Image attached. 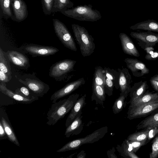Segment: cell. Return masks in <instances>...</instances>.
I'll use <instances>...</instances> for the list:
<instances>
[{
  "label": "cell",
  "instance_id": "obj_17",
  "mask_svg": "<svg viewBox=\"0 0 158 158\" xmlns=\"http://www.w3.org/2000/svg\"><path fill=\"white\" fill-rule=\"evenodd\" d=\"M119 38L122 49L125 53L136 57L140 56L138 50L128 36L124 33H120Z\"/></svg>",
  "mask_w": 158,
  "mask_h": 158
},
{
  "label": "cell",
  "instance_id": "obj_26",
  "mask_svg": "<svg viewBox=\"0 0 158 158\" xmlns=\"http://www.w3.org/2000/svg\"><path fill=\"white\" fill-rule=\"evenodd\" d=\"M158 98V92H150L148 90L139 98L130 104L129 107L141 105Z\"/></svg>",
  "mask_w": 158,
  "mask_h": 158
},
{
  "label": "cell",
  "instance_id": "obj_16",
  "mask_svg": "<svg viewBox=\"0 0 158 158\" xmlns=\"http://www.w3.org/2000/svg\"><path fill=\"white\" fill-rule=\"evenodd\" d=\"M119 73V79L120 94L128 96L131 89V77L128 69L123 67L118 68L117 70Z\"/></svg>",
  "mask_w": 158,
  "mask_h": 158
},
{
  "label": "cell",
  "instance_id": "obj_11",
  "mask_svg": "<svg viewBox=\"0 0 158 158\" xmlns=\"http://www.w3.org/2000/svg\"><path fill=\"white\" fill-rule=\"evenodd\" d=\"M85 83L83 77L70 82L55 92L51 95L50 99L52 103H55L58 99L70 94Z\"/></svg>",
  "mask_w": 158,
  "mask_h": 158
},
{
  "label": "cell",
  "instance_id": "obj_22",
  "mask_svg": "<svg viewBox=\"0 0 158 158\" xmlns=\"http://www.w3.org/2000/svg\"><path fill=\"white\" fill-rule=\"evenodd\" d=\"M152 127L158 128V110L141 121L137 125L136 129L139 130Z\"/></svg>",
  "mask_w": 158,
  "mask_h": 158
},
{
  "label": "cell",
  "instance_id": "obj_45",
  "mask_svg": "<svg viewBox=\"0 0 158 158\" xmlns=\"http://www.w3.org/2000/svg\"><path fill=\"white\" fill-rule=\"evenodd\" d=\"M151 78L155 80L158 81V74L155 75L152 77Z\"/></svg>",
  "mask_w": 158,
  "mask_h": 158
},
{
  "label": "cell",
  "instance_id": "obj_29",
  "mask_svg": "<svg viewBox=\"0 0 158 158\" xmlns=\"http://www.w3.org/2000/svg\"><path fill=\"white\" fill-rule=\"evenodd\" d=\"M92 90V101L95 99L98 100L99 102L103 103L106 99L104 88L100 85L93 83Z\"/></svg>",
  "mask_w": 158,
  "mask_h": 158
},
{
  "label": "cell",
  "instance_id": "obj_41",
  "mask_svg": "<svg viewBox=\"0 0 158 158\" xmlns=\"http://www.w3.org/2000/svg\"><path fill=\"white\" fill-rule=\"evenodd\" d=\"M8 139V136L2 123L0 121V139Z\"/></svg>",
  "mask_w": 158,
  "mask_h": 158
},
{
  "label": "cell",
  "instance_id": "obj_47",
  "mask_svg": "<svg viewBox=\"0 0 158 158\" xmlns=\"http://www.w3.org/2000/svg\"></svg>",
  "mask_w": 158,
  "mask_h": 158
},
{
  "label": "cell",
  "instance_id": "obj_43",
  "mask_svg": "<svg viewBox=\"0 0 158 158\" xmlns=\"http://www.w3.org/2000/svg\"><path fill=\"white\" fill-rule=\"evenodd\" d=\"M149 81L153 88L156 91L158 92V81L153 79L151 78Z\"/></svg>",
  "mask_w": 158,
  "mask_h": 158
},
{
  "label": "cell",
  "instance_id": "obj_9",
  "mask_svg": "<svg viewBox=\"0 0 158 158\" xmlns=\"http://www.w3.org/2000/svg\"><path fill=\"white\" fill-rule=\"evenodd\" d=\"M128 109L127 118L130 120L146 117L158 110V98Z\"/></svg>",
  "mask_w": 158,
  "mask_h": 158
},
{
  "label": "cell",
  "instance_id": "obj_5",
  "mask_svg": "<svg viewBox=\"0 0 158 158\" xmlns=\"http://www.w3.org/2000/svg\"><path fill=\"white\" fill-rule=\"evenodd\" d=\"M76 62L75 60L69 59L58 61L50 67L49 75L56 81H62L74 70Z\"/></svg>",
  "mask_w": 158,
  "mask_h": 158
},
{
  "label": "cell",
  "instance_id": "obj_23",
  "mask_svg": "<svg viewBox=\"0 0 158 158\" xmlns=\"http://www.w3.org/2000/svg\"><path fill=\"white\" fill-rule=\"evenodd\" d=\"M133 30H144L158 32V22L153 19L138 23L130 27Z\"/></svg>",
  "mask_w": 158,
  "mask_h": 158
},
{
  "label": "cell",
  "instance_id": "obj_13",
  "mask_svg": "<svg viewBox=\"0 0 158 158\" xmlns=\"http://www.w3.org/2000/svg\"><path fill=\"white\" fill-rule=\"evenodd\" d=\"M12 19L20 22L25 20L28 16L27 7L23 0H11Z\"/></svg>",
  "mask_w": 158,
  "mask_h": 158
},
{
  "label": "cell",
  "instance_id": "obj_21",
  "mask_svg": "<svg viewBox=\"0 0 158 158\" xmlns=\"http://www.w3.org/2000/svg\"><path fill=\"white\" fill-rule=\"evenodd\" d=\"M0 91L2 93L15 100L18 102L22 104H30L36 100L29 99L13 92L6 87L5 82H0Z\"/></svg>",
  "mask_w": 158,
  "mask_h": 158
},
{
  "label": "cell",
  "instance_id": "obj_15",
  "mask_svg": "<svg viewBox=\"0 0 158 158\" xmlns=\"http://www.w3.org/2000/svg\"><path fill=\"white\" fill-rule=\"evenodd\" d=\"M0 121L4 128L8 139L17 146H20V144L15 133L9 119L5 109L1 107L0 109Z\"/></svg>",
  "mask_w": 158,
  "mask_h": 158
},
{
  "label": "cell",
  "instance_id": "obj_35",
  "mask_svg": "<svg viewBox=\"0 0 158 158\" xmlns=\"http://www.w3.org/2000/svg\"><path fill=\"white\" fill-rule=\"evenodd\" d=\"M43 11L46 15H50L52 13L54 0H41Z\"/></svg>",
  "mask_w": 158,
  "mask_h": 158
},
{
  "label": "cell",
  "instance_id": "obj_1",
  "mask_svg": "<svg viewBox=\"0 0 158 158\" xmlns=\"http://www.w3.org/2000/svg\"><path fill=\"white\" fill-rule=\"evenodd\" d=\"M79 96L78 94H73L67 98L52 103L47 113V124L53 126L63 118L71 110Z\"/></svg>",
  "mask_w": 158,
  "mask_h": 158
},
{
  "label": "cell",
  "instance_id": "obj_8",
  "mask_svg": "<svg viewBox=\"0 0 158 158\" xmlns=\"http://www.w3.org/2000/svg\"><path fill=\"white\" fill-rule=\"evenodd\" d=\"M24 79L19 78V81L26 86L38 97H42L50 89L49 86L37 77L33 73L26 75Z\"/></svg>",
  "mask_w": 158,
  "mask_h": 158
},
{
  "label": "cell",
  "instance_id": "obj_3",
  "mask_svg": "<svg viewBox=\"0 0 158 158\" xmlns=\"http://www.w3.org/2000/svg\"><path fill=\"white\" fill-rule=\"evenodd\" d=\"M61 13L66 16L80 21L95 22L102 18L100 11L94 9L91 4L77 6Z\"/></svg>",
  "mask_w": 158,
  "mask_h": 158
},
{
  "label": "cell",
  "instance_id": "obj_20",
  "mask_svg": "<svg viewBox=\"0 0 158 158\" xmlns=\"http://www.w3.org/2000/svg\"><path fill=\"white\" fill-rule=\"evenodd\" d=\"M80 112L76 119L66 127L64 135L66 138H69L74 135H77L81 133L83 129V125L81 114Z\"/></svg>",
  "mask_w": 158,
  "mask_h": 158
},
{
  "label": "cell",
  "instance_id": "obj_36",
  "mask_svg": "<svg viewBox=\"0 0 158 158\" xmlns=\"http://www.w3.org/2000/svg\"><path fill=\"white\" fill-rule=\"evenodd\" d=\"M158 157V134L154 138L152 142V151L149 154L150 158Z\"/></svg>",
  "mask_w": 158,
  "mask_h": 158
},
{
  "label": "cell",
  "instance_id": "obj_38",
  "mask_svg": "<svg viewBox=\"0 0 158 158\" xmlns=\"http://www.w3.org/2000/svg\"><path fill=\"white\" fill-rule=\"evenodd\" d=\"M129 141L132 145L133 151L134 153L136 152L141 147L146 144V142L144 141Z\"/></svg>",
  "mask_w": 158,
  "mask_h": 158
},
{
  "label": "cell",
  "instance_id": "obj_40",
  "mask_svg": "<svg viewBox=\"0 0 158 158\" xmlns=\"http://www.w3.org/2000/svg\"><path fill=\"white\" fill-rule=\"evenodd\" d=\"M145 58L148 60H155L158 58V51H154L150 54H146Z\"/></svg>",
  "mask_w": 158,
  "mask_h": 158
},
{
  "label": "cell",
  "instance_id": "obj_30",
  "mask_svg": "<svg viewBox=\"0 0 158 158\" xmlns=\"http://www.w3.org/2000/svg\"><path fill=\"white\" fill-rule=\"evenodd\" d=\"M106 78L111 80L114 84V86L117 89L119 88V73L118 71L108 67L104 68Z\"/></svg>",
  "mask_w": 158,
  "mask_h": 158
},
{
  "label": "cell",
  "instance_id": "obj_14",
  "mask_svg": "<svg viewBox=\"0 0 158 158\" xmlns=\"http://www.w3.org/2000/svg\"><path fill=\"white\" fill-rule=\"evenodd\" d=\"M6 53L10 62L17 67L27 70L30 67L29 59L24 53L15 50L8 51Z\"/></svg>",
  "mask_w": 158,
  "mask_h": 158
},
{
  "label": "cell",
  "instance_id": "obj_42",
  "mask_svg": "<svg viewBox=\"0 0 158 158\" xmlns=\"http://www.w3.org/2000/svg\"><path fill=\"white\" fill-rule=\"evenodd\" d=\"M8 76L0 70V82H7L10 81Z\"/></svg>",
  "mask_w": 158,
  "mask_h": 158
},
{
  "label": "cell",
  "instance_id": "obj_32",
  "mask_svg": "<svg viewBox=\"0 0 158 158\" xmlns=\"http://www.w3.org/2000/svg\"><path fill=\"white\" fill-rule=\"evenodd\" d=\"M127 96L120 94V96L115 101L112 106V110L114 114L121 112L126 105V98Z\"/></svg>",
  "mask_w": 158,
  "mask_h": 158
},
{
  "label": "cell",
  "instance_id": "obj_34",
  "mask_svg": "<svg viewBox=\"0 0 158 158\" xmlns=\"http://www.w3.org/2000/svg\"><path fill=\"white\" fill-rule=\"evenodd\" d=\"M15 93L29 99H34L37 100L39 98L35 94H31L29 89L25 87L18 88L15 90Z\"/></svg>",
  "mask_w": 158,
  "mask_h": 158
},
{
  "label": "cell",
  "instance_id": "obj_25",
  "mask_svg": "<svg viewBox=\"0 0 158 158\" xmlns=\"http://www.w3.org/2000/svg\"><path fill=\"white\" fill-rule=\"evenodd\" d=\"M6 52H5L0 47V70L6 73L10 80L12 78V73L10 61Z\"/></svg>",
  "mask_w": 158,
  "mask_h": 158
},
{
  "label": "cell",
  "instance_id": "obj_10",
  "mask_svg": "<svg viewBox=\"0 0 158 158\" xmlns=\"http://www.w3.org/2000/svg\"><path fill=\"white\" fill-rule=\"evenodd\" d=\"M19 48L23 52L30 55L33 57L52 55L59 51L55 47L34 44L23 45Z\"/></svg>",
  "mask_w": 158,
  "mask_h": 158
},
{
  "label": "cell",
  "instance_id": "obj_39",
  "mask_svg": "<svg viewBox=\"0 0 158 158\" xmlns=\"http://www.w3.org/2000/svg\"><path fill=\"white\" fill-rule=\"evenodd\" d=\"M146 143L149 142L155 136L158 134V128L156 127H150Z\"/></svg>",
  "mask_w": 158,
  "mask_h": 158
},
{
  "label": "cell",
  "instance_id": "obj_7",
  "mask_svg": "<svg viewBox=\"0 0 158 158\" xmlns=\"http://www.w3.org/2000/svg\"><path fill=\"white\" fill-rule=\"evenodd\" d=\"M53 21L55 32L61 43L67 48L77 51L74 39L66 26L57 19H53Z\"/></svg>",
  "mask_w": 158,
  "mask_h": 158
},
{
  "label": "cell",
  "instance_id": "obj_24",
  "mask_svg": "<svg viewBox=\"0 0 158 158\" xmlns=\"http://www.w3.org/2000/svg\"><path fill=\"white\" fill-rule=\"evenodd\" d=\"M118 151L124 158H139L133 152L132 146L129 141L127 139L123 141L121 146L117 147Z\"/></svg>",
  "mask_w": 158,
  "mask_h": 158
},
{
  "label": "cell",
  "instance_id": "obj_12",
  "mask_svg": "<svg viewBox=\"0 0 158 158\" xmlns=\"http://www.w3.org/2000/svg\"><path fill=\"white\" fill-rule=\"evenodd\" d=\"M124 61L127 68L135 77H141L149 73V69L145 64L137 59L126 58Z\"/></svg>",
  "mask_w": 158,
  "mask_h": 158
},
{
  "label": "cell",
  "instance_id": "obj_44",
  "mask_svg": "<svg viewBox=\"0 0 158 158\" xmlns=\"http://www.w3.org/2000/svg\"><path fill=\"white\" fill-rule=\"evenodd\" d=\"M86 154L84 151L83 150L81 151L80 153H78L77 156V158H85V156Z\"/></svg>",
  "mask_w": 158,
  "mask_h": 158
},
{
  "label": "cell",
  "instance_id": "obj_6",
  "mask_svg": "<svg viewBox=\"0 0 158 158\" xmlns=\"http://www.w3.org/2000/svg\"><path fill=\"white\" fill-rule=\"evenodd\" d=\"M130 34L136 40L138 44L146 51L147 54H151L154 52L153 47L158 43V34L148 31L140 32L131 31Z\"/></svg>",
  "mask_w": 158,
  "mask_h": 158
},
{
  "label": "cell",
  "instance_id": "obj_27",
  "mask_svg": "<svg viewBox=\"0 0 158 158\" xmlns=\"http://www.w3.org/2000/svg\"><path fill=\"white\" fill-rule=\"evenodd\" d=\"M74 3L70 0H54L52 13L60 12L73 7Z\"/></svg>",
  "mask_w": 158,
  "mask_h": 158
},
{
  "label": "cell",
  "instance_id": "obj_28",
  "mask_svg": "<svg viewBox=\"0 0 158 158\" xmlns=\"http://www.w3.org/2000/svg\"><path fill=\"white\" fill-rule=\"evenodd\" d=\"M93 83L100 85L104 88L106 78L105 72L104 69L100 66L95 68Z\"/></svg>",
  "mask_w": 158,
  "mask_h": 158
},
{
  "label": "cell",
  "instance_id": "obj_33",
  "mask_svg": "<svg viewBox=\"0 0 158 158\" xmlns=\"http://www.w3.org/2000/svg\"><path fill=\"white\" fill-rule=\"evenodd\" d=\"M11 0H0V4L3 14L12 19L13 14L11 9Z\"/></svg>",
  "mask_w": 158,
  "mask_h": 158
},
{
  "label": "cell",
  "instance_id": "obj_37",
  "mask_svg": "<svg viewBox=\"0 0 158 158\" xmlns=\"http://www.w3.org/2000/svg\"><path fill=\"white\" fill-rule=\"evenodd\" d=\"M114 86L113 81L106 77L104 88L106 94L110 96L113 94V88Z\"/></svg>",
  "mask_w": 158,
  "mask_h": 158
},
{
  "label": "cell",
  "instance_id": "obj_19",
  "mask_svg": "<svg viewBox=\"0 0 158 158\" xmlns=\"http://www.w3.org/2000/svg\"><path fill=\"white\" fill-rule=\"evenodd\" d=\"M86 94H85L77 100L71 110L65 122V125L68 127L81 112V110L86 104Z\"/></svg>",
  "mask_w": 158,
  "mask_h": 158
},
{
  "label": "cell",
  "instance_id": "obj_31",
  "mask_svg": "<svg viewBox=\"0 0 158 158\" xmlns=\"http://www.w3.org/2000/svg\"><path fill=\"white\" fill-rule=\"evenodd\" d=\"M149 130V128H148L131 134L128 136L127 139L130 141H144L146 143Z\"/></svg>",
  "mask_w": 158,
  "mask_h": 158
},
{
  "label": "cell",
  "instance_id": "obj_4",
  "mask_svg": "<svg viewBox=\"0 0 158 158\" xmlns=\"http://www.w3.org/2000/svg\"><path fill=\"white\" fill-rule=\"evenodd\" d=\"M108 127H104L95 130L85 137L71 141L56 151L61 152L78 148L84 144L92 143L100 140L108 132Z\"/></svg>",
  "mask_w": 158,
  "mask_h": 158
},
{
  "label": "cell",
  "instance_id": "obj_18",
  "mask_svg": "<svg viewBox=\"0 0 158 158\" xmlns=\"http://www.w3.org/2000/svg\"><path fill=\"white\" fill-rule=\"evenodd\" d=\"M148 85L146 81H140L135 83L131 87L129 95L130 104L141 97L147 90Z\"/></svg>",
  "mask_w": 158,
  "mask_h": 158
},
{
  "label": "cell",
  "instance_id": "obj_2",
  "mask_svg": "<svg viewBox=\"0 0 158 158\" xmlns=\"http://www.w3.org/2000/svg\"><path fill=\"white\" fill-rule=\"evenodd\" d=\"M71 26L82 56L85 57L91 55L95 48L93 37L84 27L75 24H72Z\"/></svg>",
  "mask_w": 158,
  "mask_h": 158
},
{
  "label": "cell",
  "instance_id": "obj_46",
  "mask_svg": "<svg viewBox=\"0 0 158 158\" xmlns=\"http://www.w3.org/2000/svg\"></svg>",
  "mask_w": 158,
  "mask_h": 158
}]
</instances>
